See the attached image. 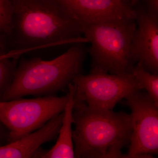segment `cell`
<instances>
[{"mask_svg":"<svg viewBox=\"0 0 158 158\" xmlns=\"http://www.w3.org/2000/svg\"><path fill=\"white\" fill-rule=\"evenodd\" d=\"M126 99L131 110L132 132L128 151L122 156L158 154V106L142 90L131 94Z\"/></svg>","mask_w":158,"mask_h":158,"instance_id":"7","label":"cell"},{"mask_svg":"<svg viewBox=\"0 0 158 158\" xmlns=\"http://www.w3.org/2000/svg\"><path fill=\"white\" fill-rule=\"evenodd\" d=\"M123 148L116 146L108 152L103 158H119L122 154L121 150Z\"/></svg>","mask_w":158,"mask_h":158,"instance_id":"17","label":"cell"},{"mask_svg":"<svg viewBox=\"0 0 158 158\" xmlns=\"http://www.w3.org/2000/svg\"><path fill=\"white\" fill-rule=\"evenodd\" d=\"M87 51L77 43L59 56L50 60L40 58L23 59L17 65L14 78L0 102L28 95H54L72 84L81 74Z\"/></svg>","mask_w":158,"mask_h":158,"instance_id":"2","label":"cell"},{"mask_svg":"<svg viewBox=\"0 0 158 158\" xmlns=\"http://www.w3.org/2000/svg\"><path fill=\"white\" fill-rule=\"evenodd\" d=\"M72 116L75 158H103L113 148L129 143L130 114L90 108L73 97Z\"/></svg>","mask_w":158,"mask_h":158,"instance_id":"3","label":"cell"},{"mask_svg":"<svg viewBox=\"0 0 158 158\" xmlns=\"http://www.w3.org/2000/svg\"><path fill=\"white\" fill-rule=\"evenodd\" d=\"M131 73L142 89L146 90V93L158 106V74L151 73L139 63L134 66Z\"/></svg>","mask_w":158,"mask_h":158,"instance_id":"12","label":"cell"},{"mask_svg":"<svg viewBox=\"0 0 158 158\" xmlns=\"http://www.w3.org/2000/svg\"><path fill=\"white\" fill-rule=\"evenodd\" d=\"M146 4V9L153 14L158 15V0H144Z\"/></svg>","mask_w":158,"mask_h":158,"instance_id":"16","label":"cell"},{"mask_svg":"<svg viewBox=\"0 0 158 158\" xmlns=\"http://www.w3.org/2000/svg\"><path fill=\"white\" fill-rule=\"evenodd\" d=\"M9 131L0 120V146L9 143Z\"/></svg>","mask_w":158,"mask_h":158,"instance_id":"15","label":"cell"},{"mask_svg":"<svg viewBox=\"0 0 158 158\" xmlns=\"http://www.w3.org/2000/svg\"><path fill=\"white\" fill-rule=\"evenodd\" d=\"M122 154L120 155L119 158H123L122 156ZM130 158H156L153 156L152 154H142L138 155Z\"/></svg>","mask_w":158,"mask_h":158,"instance_id":"19","label":"cell"},{"mask_svg":"<svg viewBox=\"0 0 158 158\" xmlns=\"http://www.w3.org/2000/svg\"><path fill=\"white\" fill-rule=\"evenodd\" d=\"M135 10L138 27L133 35L130 54L134 64L140 63L152 73L158 72V15L141 6Z\"/></svg>","mask_w":158,"mask_h":158,"instance_id":"8","label":"cell"},{"mask_svg":"<svg viewBox=\"0 0 158 158\" xmlns=\"http://www.w3.org/2000/svg\"><path fill=\"white\" fill-rule=\"evenodd\" d=\"M5 51H6V47H5V43L3 40L2 37H0V57L3 56L7 54V53L5 52Z\"/></svg>","mask_w":158,"mask_h":158,"instance_id":"18","label":"cell"},{"mask_svg":"<svg viewBox=\"0 0 158 158\" xmlns=\"http://www.w3.org/2000/svg\"><path fill=\"white\" fill-rule=\"evenodd\" d=\"M123 1H125V0H123ZM128 1L130 2V6H131L136 5L138 3L139 0H128Z\"/></svg>","mask_w":158,"mask_h":158,"instance_id":"20","label":"cell"},{"mask_svg":"<svg viewBox=\"0 0 158 158\" xmlns=\"http://www.w3.org/2000/svg\"><path fill=\"white\" fill-rule=\"evenodd\" d=\"M63 116L64 112L27 136L0 146V158H33L43 144L56 139Z\"/></svg>","mask_w":158,"mask_h":158,"instance_id":"10","label":"cell"},{"mask_svg":"<svg viewBox=\"0 0 158 158\" xmlns=\"http://www.w3.org/2000/svg\"><path fill=\"white\" fill-rule=\"evenodd\" d=\"M13 12L11 0H0V37L11 36Z\"/></svg>","mask_w":158,"mask_h":158,"instance_id":"14","label":"cell"},{"mask_svg":"<svg viewBox=\"0 0 158 158\" xmlns=\"http://www.w3.org/2000/svg\"><path fill=\"white\" fill-rule=\"evenodd\" d=\"M74 94L73 90L68 91V101L64 111L62 127L56 144L49 150L41 148L40 158H75L72 136Z\"/></svg>","mask_w":158,"mask_h":158,"instance_id":"11","label":"cell"},{"mask_svg":"<svg viewBox=\"0 0 158 158\" xmlns=\"http://www.w3.org/2000/svg\"><path fill=\"white\" fill-rule=\"evenodd\" d=\"M135 19L111 20L83 26V34L91 44L90 73L131 74V42L136 29Z\"/></svg>","mask_w":158,"mask_h":158,"instance_id":"4","label":"cell"},{"mask_svg":"<svg viewBox=\"0 0 158 158\" xmlns=\"http://www.w3.org/2000/svg\"><path fill=\"white\" fill-rule=\"evenodd\" d=\"M68 98L67 94L0 102V120L9 130V143L39 129L63 113Z\"/></svg>","mask_w":158,"mask_h":158,"instance_id":"5","label":"cell"},{"mask_svg":"<svg viewBox=\"0 0 158 158\" xmlns=\"http://www.w3.org/2000/svg\"><path fill=\"white\" fill-rule=\"evenodd\" d=\"M83 26L111 20L136 19L135 10L123 0H56Z\"/></svg>","mask_w":158,"mask_h":158,"instance_id":"9","label":"cell"},{"mask_svg":"<svg viewBox=\"0 0 158 158\" xmlns=\"http://www.w3.org/2000/svg\"><path fill=\"white\" fill-rule=\"evenodd\" d=\"M15 56L8 52L0 57V101L9 88L14 78L17 66Z\"/></svg>","mask_w":158,"mask_h":158,"instance_id":"13","label":"cell"},{"mask_svg":"<svg viewBox=\"0 0 158 158\" xmlns=\"http://www.w3.org/2000/svg\"><path fill=\"white\" fill-rule=\"evenodd\" d=\"M74 99L88 106L102 110H113L116 104L131 94L143 90L131 74H80L73 81Z\"/></svg>","mask_w":158,"mask_h":158,"instance_id":"6","label":"cell"},{"mask_svg":"<svg viewBox=\"0 0 158 158\" xmlns=\"http://www.w3.org/2000/svg\"><path fill=\"white\" fill-rule=\"evenodd\" d=\"M13 7L10 37L14 52L30 50L65 43L88 42L82 38L81 25L56 0H11Z\"/></svg>","mask_w":158,"mask_h":158,"instance_id":"1","label":"cell"}]
</instances>
